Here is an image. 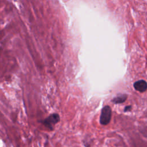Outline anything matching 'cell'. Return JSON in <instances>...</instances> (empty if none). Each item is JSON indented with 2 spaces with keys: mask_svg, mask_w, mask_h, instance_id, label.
<instances>
[{
  "mask_svg": "<svg viewBox=\"0 0 147 147\" xmlns=\"http://www.w3.org/2000/svg\"><path fill=\"white\" fill-rule=\"evenodd\" d=\"M133 87L136 90L140 92H144L147 89V83L145 80L141 79L136 81L134 83Z\"/></svg>",
  "mask_w": 147,
  "mask_h": 147,
  "instance_id": "cell-3",
  "label": "cell"
},
{
  "mask_svg": "<svg viewBox=\"0 0 147 147\" xmlns=\"http://www.w3.org/2000/svg\"><path fill=\"white\" fill-rule=\"evenodd\" d=\"M112 111L111 107L107 105L103 107L101 110L99 122L102 125H108L111 119Z\"/></svg>",
  "mask_w": 147,
  "mask_h": 147,
  "instance_id": "cell-2",
  "label": "cell"
},
{
  "mask_svg": "<svg viewBox=\"0 0 147 147\" xmlns=\"http://www.w3.org/2000/svg\"><path fill=\"white\" fill-rule=\"evenodd\" d=\"M127 98V95L125 94H120L118 95L116 97L114 98L111 102L115 104H119V103H122L126 100Z\"/></svg>",
  "mask_w": 147,
  "mask_h": 147,
  "instance_id": "cell-4",
  "label": "cell"
},
{
  "mask_svg": "<svg viewBox=\"0 0 147 147\" xmlns=\"http://www.w3.org/2000/svg\"><path fill=\"white\" fill-rule=\"evenodd\" d=\"M60 119L59 115L57 113H53L41 121V122L49 130H53L55 125L60 121Z\"/></svg>",
  "mask_w": 147,
  "mask_h": 147,
  "instance_id": "cell-1",
  "label": "cell"
},
{
  "mask_svg": "<svg viewBox=\"0 0 147 147\" xmlns=\"http://www.w3.org/2000/svg\"><path fill=\"white\" fill-rule=\"evenodd\" d=\"M131 109V106H127L125 107L124 109V112H127V111H130Z\"/></svg>",
  "mask_w": 147,
  "mask_h": 147,
  "instance_id": "cell-5",
  "label": "cell"
}]
</instances>
